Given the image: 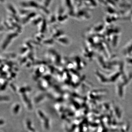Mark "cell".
<instances>
[{
  "instance_id": "6da1fadb",
  "label": "cell",
  "mask_w": 132,
  "mask_h": 132,
  "mask_svg": "<svg viewBox=\"0 0 132 132\" xmlns=\"http://www.w3.org/2000/svg\"><path fill=\"white\" fill-rule=\"evenodd\" d=\"M19 30H10L9 31V34L5 36L4 39L1 44V48L3 50H5L7 47L10 43L12 42V39L16 38L19 35Z\"/></svg>"
},
{
  "instance_id": "7a4b0ae2",
  "label": "cell",
  "mask_w": 132,
  "mask_h": 132,
  "mask_svg": "<svg viewBox=\"0 0 132 132\" xmlns=\"http://www.w3.org/2000/svg\"><path fill=\"white\" fill-rule=\"evenodd\" d=\"M55 14L57 21L60 23L64 22L67 20L68 18V14L62 6L61 4L58 6Z\"/></svg>"
},
{
  "instance_id": "3957f363",
  "label": "cell",
  "mask_w": 132,
  "mask_h": 132,
  "mask_svg": "<svg viewBox=\"0 0 132 132\" xmlns=\"http://www.w3.org/2000/svg\"><path fill=\"white\" fill-rule=\"evenodd\" d=\"M55 40L61 45L65 46H67L69 43L68 38L65 34L60 36L59 38L55 39Z\"/></svg>"
},
{
  "instance_id": "277c9868",
  "label": "cell",
  "mask_w": 132,
  "mask_h": 132,
  "mask_svg": "<svg viewBox=\"0 0 132 132\" xmlns=\"http://www.w3.org/2000/svg\"><path fill=\"white\" fill-rule=\"evenodd\" d=\"M54 39L52 37L46 38H44L42 42L41 43L46 46H51L53 45L54 43Z\"/></svg>"
},
{
  "instance_id": "5b68a950",
  "label": "cell",
  "mask_w": 132,
  "mask_h": 132,
  "mask_svg": "<svg viewBox=\"0 0 132 132\" xmlns=\"http://www.w3.org/2000/svg\"><path fill=\"white\" fill-rule=\"evenodd\" d=\"M19 109H20V105L18 104H16L14 105L13 106V112L14 113L16 114L19 112Z\"/></svg>"
}]
</instances>
